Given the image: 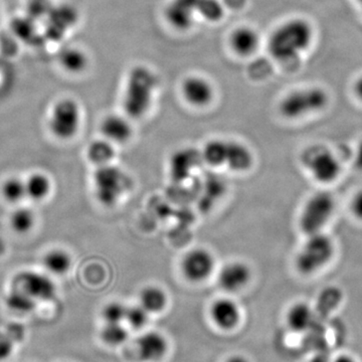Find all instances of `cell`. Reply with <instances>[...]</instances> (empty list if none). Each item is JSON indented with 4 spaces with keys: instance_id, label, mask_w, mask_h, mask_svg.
Returning <instances> with one entry per match:
<instances>
[{
    "instance_id": "obj_1",
    "label": "cell",
    "mask_w": 362,
    "mask_h": 362,
    "mask_svg": "<svg viewBox=\"0 0 362 362\" xmlns=\"http://www.w3.org/2000/svg\"><path fill=\"white\" fill-rule=\"evenodd\" d=\"M314 39L311 23L304 18H295L275 28L268 40L272 58L288 63L299 58L310 47Z\"/></svg>"
},
{
    "instance_id": "obj_2",
    "label": "cell",
    "mask_w": 362,
    "mask_h": 362,
    "mask_svg": "<svg viewBox=\"0 0 362 362\" xmlns=\"http://www.w3.org/2000/svg\"><path fill=\"white\" fill-rule=\"evenodd\" d=\"M159 87V78L149 66L137 65L131 69L126 81L123 107L130 118L139 119L151 108Z\"/></svg>"
},
{
    "instance_id": "obj_3",
    "label": "cell",
    "mask_w": 362,
    "mask_h": 362,
    "mask_svg": "<svg viewBox=\"0 0 362 362\" xmlns=\"http://www.w3.org/2000/svg\"><path fill=\"white\" fill-rule=\"evenodd\" d=\"M225 8L220 0H170L164 9V18L171 28L185 32L197 21H220Z\"/></svg>"
},
{
    "instance_id": "obj_4",
    "label": "cell",
    "mask_w": 362,
    "mask_h": 362,
    "mask_svg": "<svg viewBox=\"0 0 362 362\" xmlns=\"http://www.w3.org/2000/svg\"><path fill=\"white\" fill-rule=\"evenodd\" d=\"M202 158L214 168L226 166L238 173L247 170L254 163V157L247 146L239 142L223 139L207 142L202 150Z\"/></svg>"
},
{
    "instance_id": "obj_5",
    "label": "cell",
    "mask_w": 362,
    "mask_h": 362,
    "mask_svg": "<svg viewBox=\"0 0 362 362\" xmlns=\"http://www.w3.org/2000/svg\"><path fill=\"white\" fill-rule=\"evenodd\" d=\"M335 252L334 240L325 232L307 235L306 242L295 259V266L302 275H315L329 265Z\"/></svg>"
},
{
    "instance_id": "obj_6",
    "label": "cell",
    "mask_w": 362,
    "mask_h": 362,
    "mask_svg": "<svg viewBox=\"0 0 362 362\" xmlns=\"http://www.w3.org/2000/svg\"><path fill=\"white\" fill-rule=\"evenodd\" d=\"M337 201L327 190L312 194L305 202L299 218V228L306 235L325 232L326 226L334 216Z\"/></svg>"
},
{
    "instance_id": "obj_7",
    "label": "cell",
    "mask_w": 362,
    "mask_h": 362,
    "mask_svg": "<svg viewBox=\"0 0 362 362\" xmlns=\"http://www.w3.org/2000/svg\"><path fill=\"white\" fill-rule=\"evenodd\" d=\"M93 182L98 202L108 207L115 206L132 187L127 173L112 164L99 166L95 171Z\"/></svg>"
},
{
    "instance_id": "obj_8",
    "label": "cell",
    "mask_w": 362,
    "mask_h": 362,
    "mask_svg": "<svg viewBox=\"0 0 362 362\" xmlns=\"http://www.w3.org/2000/svg\"><path fill=\"white\" fill-rule=\"evenodd\" d=\"M328 102V94L321 88H305L286 95L279 104V111L284 118L297 120L322 111Z\"/></svg>"
},
{
    "instance_id": "obj_9",
    "label": "cell",
    "mask_w": 362,
    "mask_h": 362,
    "mask_svg": "<svg viewBox=\"0 0 362 362\" xmlns=\"http://www.w3.org/2000/svg\"><path fill=\"white\" fill-rule=\"evenodd\" d=\"M82 112L75 100L64 98L52 106L49 118V127L54 137L70 140L80 130Z\"/></svg>"
},
{
    "instance_id": "obj_10",
    "label": "cell",
    "mask_w": 362,
    "mask_h": 362,
    "mask_svg": "<svg viewBox=\"0 0 362 362\" xmlns=\"http://www.w3.org/2000/svg\"><path fill=\"white\" fill-rule=\"evenodd\" d=\"M303 163L313 180L329 185L339 180L342 163L337 153L327 148H314L303 156Z\"/></svg>"
},
{
    "instance_id": "obj_11",
    "label": "cell",
    "mask_w": 362,
    "mask_h": 362,
    "mask_svg": "<svg viewBox=\"0 0 362 362\" xmlns=\"http://www.w3.org/2000/svg\"><path fill=\"white\" fill-rule=\"evenodd\" d=\"M14 286L28 293L37 302H49L56 298V285L49 275L39 272L25 271L18 274Z\"/></svg>"
},
{
    "instance_id": "obj_12",
    "label": "cell",
    "mask_w": 362,
    "mask_h": 362,
    "mask_svg": "<svg viewBox=\"0 0 362 362\" xmlns=\"http://www.w3.org/2000/svg\"><path fill=\"white\" fill-rule=\"evenodd\" d=\"M214 269L213 255L204 249L188 252L181 261L183 276L192 282H202L211 275Z\"/></svg>"
},
{
    "instance_id": "obj_13",
    "label": "cell",
    "mask_w": 362,
    "mask_h": 362,
    "mask_svg": "<svg viewBox=\"0 0 362 362\" xmlns=\"http://www.w3.org/2000/svg\"><path fill=\"white\" fill-rule=\"evenodd\" d=\"M181 94L192 106L206 107L213 102L214 88L206 78L189 76L181 83Z\"/></svg>"
},
{
    "instance_id": "obj_14",
    "label": "cell",
    "mask_w": 362,
    "mask_h": 362,
    "mask_svg": "<svg viewBox=\"0 0 362 362\" xmlns=\"http://www.w3.org/2000/svg\"><path fill=\"white\" fill-rule=\"evenodd\" d=\"M251 280V270L242 262H232L223 267L218 273V285L223 291H240Z\"/></svg>"
},
{
    "instance_id": "obj_15",
    "label": "cell",
    "mask_w": 362,
    "mask_h": 362,
    "mask_svg": "<svg viewBox=\"0 0 362 362\" xmlns=\"http://www.w3.org/2000/svg\"><path fill=\"white\" fill-rule=\"evenodd\" d=\"M228 42H230V49L235 54L242 58H247L258 51L261 37L255 28L244 25L233 30Z\"/></svg>"
},
{
    "instance_id": "obj_16",
    "label": "cell",
    "mask_w": 362,
    "mask_h": 362,
    "mask_svg": "<svg viewBox=\"0 0 362 362\" xmlns=\"http://www.w3.org/2000/svg\"><path fill=\"white\" fill-rule=\"evenodd\" d=\"M211 316L216 326L221 329L230 330L239 324L240 312L233 300L221 298L211 305Z\"/></svg>"
},
{
    "instance_id": "obj_17",
    "label": "cell",
    "mask_w": 362,
    "mask_h": 362,
    "mask_svg": "<svg viewBox=\"0 0 362 362\" xmlns=\"http://www.w3.org/2000/svg\"><path fill=\"white\" fill-rule=\"evenodd\" d=\"M138 354L145 361H156L168 351V342L158 332H147L137 342Z\"/></svg>"
},
{
    "instance_id": "obj_18",
    "label": "cell",
    "mask_w": 362,
    "mask_h": 362,
    "mask_svg": "<svg viewBox=\"0 0 362 362\" xmlns=\"http://www.w3.org/2000/svg\"><path fill=\"white\" fill-rule=\"evenodd\" d=\"M201 159H202V154L199 156V152L194 149H182L175 152L170 162V173L173 180L175 181L187 180Z\"/></svg>"
},
{
    "instance_id": "obj_19",
    "label": "cell",
    "mask_w": 362,
    "mask_h": 362,
    "mask_svg": "<svg viewBox=\"0 0 362 362\" xmlns=\"http://www.w3.org/2000/svg\"><path fill=\"white\" fill-rule=\"evenodd\" d=\"M100 129L105 139L113 143L128 141L133 132L129 121L119 115L107 116L102 121Z\"/></svg>"
},
{
    "instance_id": "obj_20",
    "label": "cell",
    "mask_w": 362,
    "mask_h": 362,
    "mask_svg": "<svg viewBox=\"0 0 362 362\" xmlns=\"http://www.w3.org/2000/svg\"><path fill=\"white\" fill-rule=\"evenodd\" d=\"M59 63L66 73L81 74L87 70L89 57L80 47H68L59 52Z\"/></svg>"
},
{
    "instance_id": "obj_21",
    "label": "cell",
    "mask_w": 362,
    "mask_h": 362,
    "mask_svg": "<svg viewBox=\"0 0 362 362\" xmlns=\"http://www.w3.org/2000/svg\"><path fill=\"white\" fill-rule=\"evenodd\" d=\"M286 320L288 326L295 332H304L314 322V312L308 304L299 302L288 310Z\"/></svg>"
},
{
    "instance_id": "obj_22",
    "label": "cell",
    "mask_w": 362,
    "mask_h": 362,
    "mask_svg": "<svg viewBox=\"0 0 362 362\" xmlns=\"http://www.w3.org/2000/svg\"><path fill=\"white\" fill-rule=\"evenodd\" d=\"M45 270L54 276H63L70 271L71 258L65 250L54 249L47 252L42 259Z\"/></svg>"
},
{
    "instance_id": "obj_23",
    "label": "cell",
    "mask_w": 362,
    "mask_h": 362,
    "mask_svg": "<svg viewBox=\"0 0 362 362\" xmlns=\"http://www.w3.org/2000/svg\"><path fill=\"white\" fill-rule=\"evenodd\" d=\"M25 181L26 197L35 202L44 201L52 189L49 178L44 173H35Z\"/></svg>"
},
{
    "instance_id": "obj_24",
    "label": "cell",
    "mask_w": 362,
    "mask_h": 362,
    "mask_svg": "<svg viewBox=\"0 0 362 362\" xmlns=\"http://www.w3.org/2000/svg\"><path fill=\"white\" fill-rule=\"evenodd\" d=\"M7 308L16 313L26 314L35 310L37 302L21 288L14 286L6 297Z\"/></svg>"
},
{
    "instance_id": "obj_25",
    "label": "cell",
    "mask_w": 362,
    "mask_h": 362,
    "mask_svg": "<svg viewBox=\"0 0 362 362\" xmlns=\"http://www.w3.org/2000/svg\"><path fill=\"white\" fill-rule=\"evenodd\" d=\"M87 156L93 164L99 166L110 164L115 156V149L108 140H96L90 143L87 150Z\"/></svg>"
},
{
    "instance_id": "obj_26",
    "label": "cell",
    "mask_w": 362,
    "mask_h": 362,
    "mask_svg": "<svg viewBox=\"0 0 362 362\" xmlns=\"http://www.w3.org/2000/svg\"><path fill=\"white\" fill-rule=\"evenodd\" d=\"M166 304H168V297L160 288L150 286L143 289L140 294V305L148 313H157L163 310Z\"/></svg>"
},
{
    "instance_id": "obj_27",
    "label": "cell",
    "mask_w": 362,
    "mask_h": 362,
    "mask_svg": "<svg viewBox=\"0 0 362 362\" xmlns=\"http://www.w3.org/2000/svg\"><path fill=\"white\" fill-rule=\"evenodd\" d=\"M1 195L9 204H18L26 197L25 181L21 178H7L1 185Z\"/></svg>"
},
{
    "instance_id": "obj_28",
    "label": "cell",
    "mask_w": 362,
    "mask_h": 362,
    "mask_svg": "<svg viewBox=\"0 0 362 362\" xmlns=\"http://www.w3.org/2000/svg\"><path fill=\"white\" fill-rule=\"evenodd\" d=\"M35 223V216L28 207H18L11 216V226L14 232L25 233L30 232Z\"/></svg>"
},
{
    "instance_id": "obj_29",
    "label": "cell",
    "mask_w": 362,
    "mask_h": 362,
    "mask_svg": "<svg viewBox=\"0 0 362 362\" xmlns=\"http://www.w3.org/2000/svg\"><path fill=\"white\" fill-rule=\"evenodd\" d=\"M127 337V330L123 327L122 323H106L101 331L102 340L112 346L122 344Z\"/></svg>"
},
{
    "instance_id": "obj_30",
    "label": "cell",
    "mask_w": 362,
    "mask_h": 362,
    "mask_svg": "<svg viewBox=\"0 0 362 362\" xmlns=\"http://www.w3.org/2000/svg\"><path fill=\"white\" fill-rule=\"evenodd\" d=\"M127 307L119 302H111L104 307L102 317L106 323H122L125 320Z\"/></svg>"
},
{
    "instance_id": "obj_31",
    "label": "cell",
    "mask_w": 362,
    "mask_h": 362,
    "mask_svg": "<svg viewBox=\"0 0 362 362\" xmlns=\"http://www.w3.org/2000/svg\"><path fill=\"white\" fill-rule=\"evenodd\" d=\"M149 318V313L139 305V306H132L127 308L125 320L129 324L131 327L142 328L147 323Z\"/></svg>"
},
{
    "instance_id": "obj_32",
    "label": "cell",
    "mask_w": 362,
    "mask_h": 362,
    "mask_svg": "<svg viewBox=\"0 0 362 362\" xmlns=\"http://www.w3.org/2000/svg\"><path fill=\"white\" fill-rule=\"evenodd\" d=\"M14 343L6 333H0V362L6 361L13 354Z\"/></svg>"
},
{
    "instance_id": "obj_33",
    "label": "cell",
    "mask_w": 362,
    "mask_h": 362,
    "mask_svg": "<svg viewBox=\"0 0 362 362\" xmlns=\"http://www.w3.org/2000/svg\"><path fill=\"white\" fill-rule=\"evenodd\" d=\"M350 213L356 220L362 221V188L352 195L350 201Z\"/></svg>"
},
{
    "instance_id": "obj_34",
    "label": "cell",
    "mask_w": 362,
    "mask_h": 362,
    "mask_svg": "<svg viewBox=\"0 0 362 362\" xmlns=\"http://www.w3.org/2000/svg\"><path fill=\"white\" fill-rule=\"evenodd\" d=\"M6 333L14 342L20 341L23 337V327L18 324H13V325L9 326Z\"/></svg>"
},
{
    "instance_id": "obj_35",
    "label": "cell",
    "mask_w": 362,
    "mask_h": 362,
    "mask_svg": "<svg viewBox=\"0 0 362 362\" xmlns=\"http://www.w3.org/2000/svg\"><path fill=\"white\" fill-rule=\"evenodd\" d=\"M354 161H356V168L362 170V140L357 145Z\"/></svg>"
},
{
    "instance_id": "obj_36",
    "label": "cell",
    "mask_w": 362,
    "mask_h": 362,
    "mask_svg": "<svg viewBox=\"0 0 362 362\" xmlns=\"http://www.w3.org/2000/svg\"><path fill=\"white\" fill-rule=\"evenodd\" d=\"M354 92H356L357 98L362 101V77L356 81V85H354Z\"/></svg>"
},
{
    "instance_id": "obj_37",
    "label": "cell",
    "mask_w": 362,
    "mask_h": 362,
    "mask_svg": "<svg viewBox=\"0 0 362 362\" xmlns=\"http://www.w3.org/2000/svg\"><path fill=\"white\" fill-rule=\"evenodd\" d=\"M308 362H330V361L326 354H316L315 356L312 357L310 361Z\"/></svg>"
},
{
    "instance_id": "obj_38",
    "label": "cell",
    "mask_w": 362,
    "mask_h": 362,
    "mask_svg": "<svg viewBox=\"0 0 362 362\" xmlns=\"http://www.w3.org/2000/svg\"><path fill=\"white\" fill-rule=\"evenodd\" d=\"M333 362H356V361H354V359L352 358L351 356H341L337 357V358L335 359V361Z\"/></svg>"
},
{
    "instance_id": "obj_39",
    "label": "cell",
    "mask_w": 362,
    "mask_h": 362,
    "mask_svg": "<svg viewBox=\"0 0 362 362\" xmlns=\"http://www.w3.org/2000/svg\"><path fill=\"white\" fill-rule=\"evenodd\" d=\"M226 362H249V361H247V359L245 358V357L240 356H235L230 357V358L228 359V361Z\"/></svg>"
},
{
    "instance_id": "obj_40",
    "label": "cell",
    "mask_w": 362,
    "mask_h": 362,
    "mask_svg": "<svg viewBox=\"0 0 362 362\" xmlns=\"http://www.w3.org/2000/svg\"><path fill=\"white\" fill-rule=\"evenodd\" d=\"M4 252H6V244H4V240L0 239V256L4 255Z\"/></svg>"
},
{
    "instance_id": "obj_41",
    "label": "cell",
    "mask_w": 362,
    "mask_h": 362,
    "mask_svg": "<svg viewBox=\"0 0 362 362\" xmlns=\"http://www.w3.org/2000/svg\"><path fill=\"white\" fill-rule=\"evenodd\" d=\"M359 1H361V2H362V0H359Z\"/></svg>"
}]
</instances>
